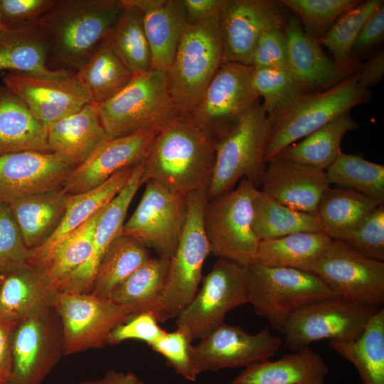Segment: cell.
<instances>
[{"instance_id":"6da1fadb","label":"cell","mask_w":384,"mask_h":384,"mask_svg":"<svg viewBox=\"0 0 384 384\" xmlns=\"http://www.w3.org/2000/svg\"><path fill=\"white\" fill-rule=\"evenodd\" d=\"M215 158V141L187 114L163 126L143 161L142 183L154 181L187 196L210 186Z\"/></svg>"},{"instance_id":"7a4b0ae2","label":"cell","mask_w":384,"mask_h":384,"mask_svg":"<svg viewBox=\"0 0 384 384\" xmlns=\"http://www.w3.org/2000/svg\"><path fill=\"white\" fill-rule=\"evenodd\" d=\"M121 0H55L38 21L48 43V58L75 73L91 56L124 11Z\"/></svg>"},{"instance_id":"3957f363","label":"cell","mask_w":384,"mask_h":384,"mask_svg":"<svg viewBox=\"0 0 384 384\" xmlns=\"http://www.w3.org/2000/svg\"><path fill=\"white\" fill-rule=\"evenodd\" d=\"M361 67L333 87L299 94L267 115L265 163L340 114L370 100V90L359 82Z\"/></svg>"},{"instance_id":"277c9868","label":"cell","mask_w":384,"mask_h":384,"mask_svg":"<svg viewBox=\"0 0 384 384\" xmlns=\"http://www.w3.org/2000/svg\"><path fill=\"white\" fill-rule=\"evenodd\" d=\"M223 63L220 12L187 23L166 73L171 95L181 113H191Z\"/></svg>"},{"instance_id":"5b68a950","label":"cell","mask_w":384,"mask_h":384,"mask_svg":"<svg viewBox=\"0 0 384 384\" xmlns=\"http://www.w3.org/2000/svg\"><path fill=\"white\" fill-rule=\"evenodd\" d=\"M206 190L186 197V217L178 244L169 258L166 282L154 315L159 322L177 318L196 296L210 254L203 221Z\"/></svg>"},{"instance_id":"8992f818","label":"cell","mask_w":384,"mask_h":384,"mask_svg":"<svg viewBox=\"0 0 384 384\" xmlns=\"http://www.w3.org/2000/svg\"><path fill=\"white\" fill-rule=\"evenodd\" d=\"M97 107L110 139L161 129L181 113L171 95L166 73L154 69L134 75L122 90Z\"/></svg>"},{"instance_id":"52a82bcc","label":"cell","mask_w":384,"mask_h":384,"mask_svg":"<svg viewBox=\"0 0 384 384\" xmlns=\"http://www.w3.org/2000/svg\"><path fill=\"white\" fill-rule=\"evenodd\" d=\"M267 133V114L259 102L215 142V164L207 200L231 191L243 178L257 188L260 186L266 166Z\"/></svg>"},{"instance_id":"ba28073f","label":"cell","mask_w":384,"mask_h":384,"mask_svg":"<svg viewBox=\"0 0 384 384\" xmlns=\"http://www.w3.org/2000/svg\"><path fill=\"white\" fill-rule=\"evenodd\" d=\"M250 301L255 313L282 331L299 309L338 297L315 274L287 267H248Z\"/></svg>"},{"instance_id":"9c48e42d","label":"cell","mask_w":384,"mask_h":384,"mask_svg":"<svg viewBox=\"0 0 384 384\" xmlns=\"http://www.w3.org/2000/svg\"><path fill=\"white\" fill-rule=\"evenodd\" d=\"M257 191L243 178L236 188L206 201L203 221L210 254L245 267L252 264L260 242L252 229Z\"/></svg>"},{"instance_id":"30bf717a","label":"cell","mask_w":384,"mask_h":384,"mask_svg":"<svg viewBox=\"0 0 384 384\" xmlns=\"http://www.w3.org/2000/svg\"><path fill=\"white\" fill-rule=\"evenodd\" d=\"M248 267L218 258L202 279V286L176 318L177 329L193 341L223 323L232 309L249 303Z\"/></svg>"},{"instance_id":"8fae6325","label":"cell","mask_w":384,"mask_h":384,"mask_svg":"<svg viewBox=\"0 0 384 384\" xmlns=\"http://www.w3.org/2000/svg\"><path fill=\"white\" fill-rule=\"evenodd\" d=\"M65 353L61 321L54 304L40 307L15 327L11 384H42Z\"/></svg>"},{"instance_id":"7c38bea8","label":"cell","mask_w":384,"mask_h":384,"mask_svg":"<svg viewBox=\"0 0 384 384\" xmlns=\"http://www.w3.org/2000/svg\"><path fill=\"white\" fill-rule=\"evenodd\" d=\"M380 309L340 297L327 299L299 309L281 332L285 338V346L292 351L324 339L353 341L360 336Z\"/></svg>"},{"instance_id":"4fadbf2b","label":"cell","mask_w":384,"mask_h":384,"mask_svg":"<svg viewBox=\"0 0 384 384\" xmlns=\"http://www.w3.org/2000/svg\"><path fill=\"white\" fill-rule=\"evenodd\" d=\"M252 70L250 65L223 63L188 114L215 142L260 102L251 83Z\"/></svg>"},{"instance_id":"5bb4252c","label":"cell","mask_w":384,"mask_h":384,"mask_svg":"<svg viewBox=\"0 0 384 384\" xmlns=\"http://www.w3.org/2000/svg\"><path fill=\"white\" fill-rule=\"evenodd\" d=\"M54 307L62 324L65 355L103 348L112 329L129 318L111 299L92 293L59 292Z\"/></svg>"},{"instance_id":"9a60e30c","label":"cell","mask_w":384,"mask_h":384,"mask_svg":"<svg viewBox=\"0 0 384 384\" xmlns=\"http://www.w3.org/2000/svg\"><path fill=\"white\" fill-rule=\"evenodd\" d=\"M314 274L338 297L378 308L383 306L384 262L368 257L343 242L330 243Z\"/></svg>"},{"instance_id":"2e32d148","label":"cell","mask_w":384,"mask_h":384,"mask_svg":"<svg viewBox=\"0 0 384 384\" xmlns=\"http://www.w3.org/2000/svg\"><path fill=\"white\" fill-rule=\"evenodd\" d=\"M142 198L120 235L138 239L170 258L184 228L186 197L174 193L154 181L145 183Z\"/></svg>"},{"instance_id":"e0dca14e","label":"cell","mask_w":384,"mask_h":384,"mask_svg":"<svg viewBox=\"0 0 384 384\" xmlns=\"http://www.w3.org/2000/svg\"><path fill=\"white\" fill-rule=\"evenodd\" d=\"M191 348L196 374L224 368L247 367L269 359L280 349L282 340L267 327L252 334L238 326L222 323Z\"/></svg>"},{"instance_id":"ac0fdd59","label":"cell","mask_w":384,"mask_h":384,"mask_svg":"<svg viewBox=\"0 0 384 384\" xmlns=\"http://www.w3.org/2000/svg\"><path fill=\"white\" fill-rule=\"evenodd\" d=\"M284 7L274 0H225L220 11L223 63L251 66L252 56L262 36L284 28Z\"/></svg>"},{"instance_id":"d6986e66","label":"cell","mask_w":384,"mask_h":384,"mask_svg":"<svg viewBox=\"0 0 384 384\" xmlns=\"http://www.w3.org/2000/svg\"><path fill=\"white\" fill-rule=\"evenodd\" d=\"M3 83L47 128L91 102L75 73L50 78L9 72Z\"/></svg>"},{"instance_id":"ffe728a7","label":"cell","mask_w":384,"mask_h":384,"mask_svg":"<svg viewBox=\"0 0 384 384\" xmlns=\"http://www.w3.org/2000/svg\"><path fill=\"white\" fill-rule=\"evenodd\" d=\"M74 168L53 152L19 151L0 155V203L62 188Z\"/></svg>"},{"instance_id":"44dd1931","label":"cell","mask_w":384,"mask_h":384,"mask_svg":"<svg viewBox=\"0 0 384 384\" xmlns=\"http://www.w3.org/2000/svg\"><path fill=\"white\" fill-rule=\"evenodd\" d=\"M160 129L153 128L104 141L74 168L63 189L68 195L85 193L104 183L115 173L142 163Z\"/></svg>"},{"instance_id":"7402d4cb","label":"cell","mask_w":384,"mask_h":384,"mask_svg":"<svg viewBox=\"0 0 384 384\" xmlns=\"http://www.w3.org/2000/svg\"><path fill=\"white\" fill-rule=\"evenodd\" d=\"M284 31L287 37L289 67L306 92L330 88L358 70L360 59L338 63L329 58L318 41L310 36L297 18L287 20Z\"/></svg>"},{"instance_id":"603a6c76","label":"cell","mask_w":384,"mask_h":384,"mask_svg":"<svg viewBox=\"0 0 384 384\" xmlns=\"http://www.w3.org/2000/svg\"><path fill=\"white\" fill-rule=\"evenodd\" d=\"M260 186L262 191L279 203L316 214L319 200L330 183L325 171L276 156L266 162Z\"/></svg>"},{"instance_id":"cb8c5ba5","label":"cell","mask_w":384,"mask_h":384,"mask_svg":"<svg viewBox=\"0 0 384 384\" xmlns=\"http://www.w3.org/2000/svg\"><path fill=\"white\" fill-rule=\"evenodd\" d=\"M143 162L137 165L125 186L104 208L97 220L91 254L61 285L59 292L90 293L99 265L111 242L121 234L128 208L142 184Z\"/></svg>"},{"instance_id":"d4e9b609","label":"cell","mask_w":384,"mask_h":384,"mask_svg":"<svg viewBox=\"0 0 384 384\" xmlns=\"http://www.w3.org/2000/svg\"><path fill=\"white\" fill-rule=\"evenodd\" d=\"M136 166L119 170L95 188L69 195L65 214L57 230L42 245L28 250L27 263L43 269L61 242L119 193Z\"/></svg>"},{"instance_id":"484cf974","label":"cell","mask_w":384,"mask_h":384,"mask_svg":"<svg viewBox=\"0 0 384 384\" xmlns=\"http://www.w3.org/2000/svg\"><path fill=\"white\" fill-rule=\"evenodd\" d=\"M142 14L151 69L166 73L188 23L183 0H127Z\"/></svg>"},{"instance_id":"4316f807","label":"cell","mask_w":384,"mask_h":384,"mask_svg":"<svg viewBox=\"0 0 384 384\" xmlns=\"http://www.w3.org/2000/svg\"><path fill=\"white\" fill-rule=\"evenodd\" d=\"M43 269L26 263L0 276V321L16 327L58 294Z\"/></svg>"},{"instance_id":"83f0119b","label":"cell","mask_w":384,"mask_h":384,"mask_svg":"<svg viewBox=\"0 0 384 384\" xmlns=\"http://www.w3.org/2000/svg\"><path fill=\"white\" fill-rule=\"evenodd\" d=\"M108 138L97 105L92 102L48 127L50 151L73 168L82 164Z\"/></svg>"},{"instance_id":"f1b7e54d","label":"cell","mask_w":384,"mask_h":384,"mask_svg":"<svg viewBox=\"0 0 384 384\" xmlns=\"http://www.w3.org/2000/svg\"><path fill=\"white\" fill-rule=\"evenodd\" d=\"M49 48L38 22L20 28H2L0 32V73L18 72L43 78H59L71 71L48 65Z\"/></svg>"},{"instance_id":"f546056e","label":"cell","mask_w":384,"mask_h":384,"mask_svg":"<svg viewBox=\"0 0 384 384\" xmlns=\"http://www.w3.org/2000/svg\"><path fill=\"white\" fill-rule=\"evenodd\" d=\"M329 368L309 346L250 365L231 384H325Z\"/></svg>"},{"instance_id":"4dcf8cb0","label":"cell","mask_w":384,"mask_h":384,"mask_svg":"<svg viewBox=\"0 0 384 384\" xmlns=\"http://www.w3.org/2000/svg\"><path fill=\"white\" fill-rule=\"evenodd\" d=\"M51 152L48 128L16 95L0 87V155Z\"/></svg>"},{"instance_id":"1f68e13d","label":"cell","mask_w":384,"mask_h":384,"mask_svg":"<svg viewBox=\"0 0 384 384\" xmlns=\"http://www.w3.org/2000/svg\"><path fill=\"white\" fill-rule=\"evenodd\" d=\"M68 196L59 188L28 196L9 205L28 250L42 245L57 230Z\"/></svg>"},{"instance_id":"d6a6232c","label":"cell","mask_w":384,"mask_h":384,"mask_svg":"<svg viewBox=\"0 0 384 384\" xmlns=\"http://www.w3.org/2000/svg\"><path fill=\"white\" fill-rule=\"evenodd\" d=\"M373 198L342 187H329L322 194L316 214L324 233L332 240L344 242L377 206Z\"/></svg>"},{"instance_id":"836d02e7","label":"cell","mask_w":384,"mask_h":384,"mask_svg":"<svg viewBox=\"0 0 384 384\" xmlns=\"http://www.w3.org/2000/svg\"><path fill=\"white\" fill-rule=\"evenodd\" d=\"M332 241L324 232H299L260 241L252 265L314 273L319 258Z\"/></svg>"},{"instance_id":"e575fe53","label":"cell","mask_w":384,"mask_h":384,"mask_svg":"<svg viewBox=\"0 0 384 384\" xmlns=\"http://www.w3.org/2000/svg\"><path fill=\"white\" fill-rule=\"evenodd\" d=\"M358 127L350 111L346 112L302 141L287 146L276 156L326 171L341 152V144L345 134Z\"/></svg>"},{"instance_id":"d590c367","label":"cell","mask_w":384,"mask_h":384,"mask_svg":"<svg viewBox=\"0 0 384 384\" xmlns=\"http://www.w3.org/2000/svg\"><path fill=\"white\" fill-rule=\"evenodd\" d=\"M334 351L351 363L363 384H384V308L368 321L356 339L329 341Z\"/></svg>"},{"instance_id":"8d00e7d4","label":"cell","mask_w":384,"mask_h":384,"mask_svg":"<svg viewBox=\"0 0 384 384\" xmlns=\"http://www.w3.org/2000/svg\"><path fill=\"white\" fill-rule=\"evenodd\" d=\"M169 258L151 257L117 286L110 296L129 317L146 312L154 314L164 288Z\"/></svg>"},{"instance_id":"74e56055","label":"cell","mask_w":384,"mask_h":384,"mask_svg":"<svg viewBox=\"0 0 384 384\" xmlns=\"http://www.w3.org/2000/svg\"><path fill=\"white\" fill-rule=\"evenodd\" d=\"M252 229L260 241L299 232H324L317 214L291 208L258 189L252 203Z\"/></svg>"},{"instance_id":"f35d334b","label":"cell","mask_w":384,"mask_h":384,"mask_svg":"<svg viewBox=\"0 0 384 384\" xmlns=\"http://www.w3.org/2000/svg\"><path fill=\"white\" fill-rule=\"evenodd\" d=\"M151 258L148 246L131 236L119 235L107 249L90 293L110 298L113 290Z\"/></svg>"},{"instance_id":"ab89813d","label":"cell","mask_w":384,"mask_h":384,"mask_svg":"<svg viewBox=\"0 0 384 384\" xmlns=\"http://www.w3.org/2000/svg\"><path fill=\"white\" fill-rule=\"evenodd\" d=\"M75 73L91 102L96 105L114 97L134 77L105 40Z\"/></svg>"},{"instance_id":"60d3db41","label":"cell","mask_w":384,"mask_h":384,"mask_svg":"<svg viewBox=\"0 0 384 384\" xmlns=\"http://www.w3.org/2000/svg\"><path fill=\"white\" fill-rule=\"evenodd\" d=\"M124 11L105 39L115 55L134 75L151 70V58L144 33L142 14L127 0Z\"/></svg>"},{"instance_id":"b9f144b4","label":"cell","mask_w":384,"mask_h":384,"mask_svg":"<svg viewBox=\"0 0 384 384\" xmlns=\"http://www.w3.org/2000/svg\"><path fill=\"white\" fill-rule=\"evenodd\" d=\"M330 183L351 189L384 204V166L356 154H338L326 170Z\"/></svg>"},{"instance_id":"7bdbcfd3","label":"cell","mask_w":384,"mask_h":384,"mask_svg":"<svg viewBox=\"0 0 384 384\" xmlns=\"http://www.w3.org/2000/svg\"><path fill=\"white\" fill-rule=\"evenodd\" d=\"M103 209L64 240L44 267L47 278L58 292L63 282L90 257L96 225Z\"/></svg>"},{"instance_id":"ee69618b","label":"cell","mask_w":384,"mask_h":384,"mask_svg":"<svg viewBox=\"0 0 384 384\" xmlns=\"http://www.w3.org/2000/svg\"><path fill=\"white\" fill-rule=\"evenodd\" d=\"M383 4V0L361 1L341 14L320 38L319 43L328 48L338 63L350 58L352 46L368 18Z\"/></svg>"},{"instance_id":"f6af8a7d","label":"cell","mask_w":384,"mask_h":384,"mask_svg":"<svg viewBox=\"0 0 384 384\" xmlns=\"http://www.w3.org/2000/svg\"><path fill=\"white\" fill-rule=\"evenodd\" d=\"M284 7L294 13L304 31L319 41L336 20L357 6L358 0H280ZM300 22V23H301Z\"/></svg>"},{"instance_id":"bcb514c9","label":"cell","mask_w":384,"mask_h":384,"mask_svg":"<svg viewBox=\"0 0 384 384\" xmlns=\"http://www.w3.org/2000/svg\"><path fill=\"white\" fill-rule=\"evenodd\" d=\"M251 83L260 98L263 99L262 105L267 115L306 92L289 69L253 68Z\"/></svg>"},{"instance_id":"7dc6e473","label":"cell","mask_w":384,"mask_h":384,"mask_svg":"<svg viewBox=\"0 0 384 384\" xmlns=\"http://www.w3.org/2000/svg\"><path fill=\"white\" fill-rule=\"evenodd\" d=\"M28 255L9 205L0 203V276L26 264Z\"/></svg>"},{"instance_id":"c3c4849f","label":"cell","mask_w":384,"mask_h":384,"mask_svg":"<svg viewBox=\"0 0 384 384\" xmlns=\"http://www.w3.org/2000/svg\"><path fill=\"white\" fill-rule=\"evenodd\" d=\"M343 242L368 257L384 262V204L372 210Z\"/></svg>"},{"instance_id":"681fc988","label":"cell","mask_w":384,"mask_h":384,"mask_svg":"<svg viewBox=\"0 0 384 384\" xmlns=\"http://www.w3.org/2000/svg\"><path fill=\"white\" fill-rule=\"evenodd\" d=\"M193 341L183 331L177 329L172 332H166L158 341L150 346L151 349L165 358L167 365L176 374L188 381H196L191 361V342Z\"/></svg>"},{"instance_id":"f907efd6","label":"cell","mask_w":384,"mask_h":384,"mask_svg":"<svg viewBox=\"0 0 384 384\" xmlns=\"http://www.w3.org/2000/svg\"><path fill=\"white\" fill-rule=\"evenodd\" d=\"M158 323L151 312L132 316L112 329L109 334L107 344L117 345L134 339L144 341L150 346L166 332Z\"/></svg>"},{"instance_id":"816d5d0a","label":"cell","mask_w":384,"mask_h":384,"mask_svg":"<svg viewBox=\"0 0 384 384\" xmlns=\"http://www.w3.org/2000/svg\"><path fill=\"white\" fill-rule=\"evenodd\" d=\"M251 66L253 68L289 69L284 28L271 29L262 36L254 50Z\"/></svg>"},{"instance_id":"f5cc1de1","label":"cell","mask_w":384,"mask_h":384,"mask_svg":"<svg viewBox=\"0 0 384 384\" xmlns=\"http://www.w3.org/2000/svg\"><path fill=\"white\" fill-rule=\"evenodd\" d=\"M55 0H0L2 28H20L37 22Z\"/></svg>"},{"instance_id":"db71d44e","label":"cell","mask_w":384,"mask_h":384,"mask_svg":"<svg viewBox=\"0 0 384 384\" xmlns=\"http://www.w3.org/2000/svg\"><path fill=\"white\" fill-rule=\"evenodd\" d=\"M384 34V4L379 7L366 21L356 37L351 52V59L359 56L375 47Z\"/></svg>"},{"instance_id":"11a10c76","label":"cell","mask_w":384,"mask_h":384,"mask_svg":"<svg viewBox=\"0 0 384 384\" xmlns=\"http://www.w3.org/2000/svg\"><path fill=\"white\" fill-rule=\"evenodd\" d=\"M15 327L0 321V382H9L11 376V342Z\"/></svg>"},{"instance_id":"9f6ffc18","label":"cell","mask_w":384,"mask_h":384,"mask_svg":"<svg viewBox=\"0 0 384 384\" xmlns=\"http://www.w3.org/2000/svg\"><path fill=\"white\" fill-rule=\"evenodd\" d=\"M225 0H183L188 23H193L219 13Z\"/></svg>"},{"instance_id":"6f0895ef","label":"cell","mask_w":384,"mask_h":384,"mask_svg":"<svg viewBox=\"0 0 384 384\" xmlns=\"http://www.w3.org/2000/svg\"><path fill=\"white\" fill-rule=\"evenodd\" d=\"M384 73V54L383 51L376 53L369 61L363 64L360 70V84L369 89L378 83Z\"/></svg>"},{"instance_id":"680465c9","label":"cell","mask_w":384,"mask_h":384,"mask_svg":"<svg viewBox=\"0 0 384 384\" xmlns=\"http://www.w3.org/2000/svg\"><path fill=\"white\" fill-rule=\"evenodd\" d=\"M80 384H145L137 375L131 371L126 373L116 370H108L105 375L97 379L86 380Z\"/></svg>"},{"instance_id":"91938a15","label":"cell","mask_w":384,"mask_h":384,"mask_svg":"<svg viewBox=\"0 0 384 384\" xmlns=\"http://www.w3.org/2000/svg\"><path fill=\"white\" fill-rule=\"evenodd\" d=\"M0 384H11L10 382H0Z\"/></svg>"},{"instance_id":"94428289","label":"cell","mask_w":384,"mask_h":384,"mask_svg":"<svg viewBox=\"0 0 384 384\" xmlns=\"http://www.w3.org/2000/svg\"><path fill=\"white\" fill-rule=\"evenodd\" d=\"M1 30H2V26H1V25L0 23V32L1 31Z\"/></svg>"}]
</instances>
